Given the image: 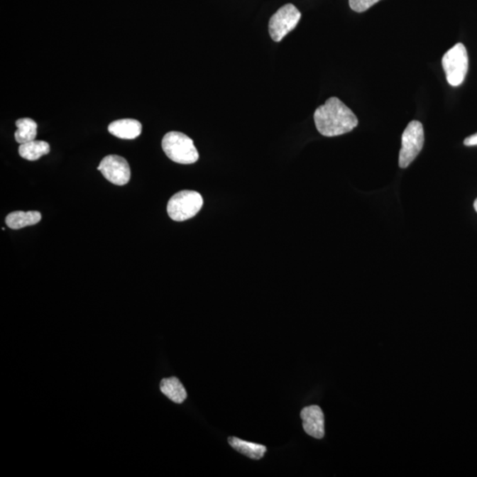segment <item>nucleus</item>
Returning a JSON list of instances; mask_svg holds the SVG:
<instances>
[{"instance_id": "nucleus-1", "label": "nucleus", "mask_w": 477, "mask_h": 477, "mask_svg": "<svg viewBox=\"0 0 477 477\" xmlns=\"http://www.w3.org/2000/svg\"><path fill=\"white\" fill-rule=\"evenodd\" d=\"M314 121L322 136L334 137L353 131L358 119L353 111L338 97H332L314 114Z\"/></svg>"}, {"instance_id": "nucleus-2", "label": "nucleus", "mask_w": 477, "mask_h": 477, "mask_svg": "<svg viewBox=\"0 0 477 477\" xmlns=\"http://www.w3.org/2000/svg\"><path fill=\"white\" fill-rule=\"evenodd\" d=\"M163 150L172 161L182 165L194 164L199 154L193 140L180 132H169L162 140Z\"/></svg>"}, {"instance_id": "nucleus-3", "label": "nucleus", "mask_w": 477, "mask_h": 477, "mask_svg": "<svg viewBox=\"0 0 477 477\" xmlns=\"http://www.w3.org/2000/svg\"><path fill=\"white\" fill-rule=\"evenodd\" d=\"M204 205L200 194L192 190H183L170 199L168 212L170 218L177 222L185 221L196 216Z\"/></svg>"}, {"instance_id": "nucleus-4", "label": "nucleus", "mask_w": 477, "mask_h": 477, "mask_svg": "<svg viewBox=\"0 0 477 477\" xmlns=\"http://www.w3.org/2000/svg\"><path fill=\"white\" fill-rule=\"evenodd\" d=\"M424 144V130L420 121H413L408 123L401 136V149L400 151L399 165L400 168H407L420 154Z\"/></svg>"}, {"instance_id": "nucleus-5", "label": "nucleus", "mask_w": 477, "mask_h": 477, "mask_svg": "<svg viewBox=\"0 0 477 477\" xmlns=\"http://www.w3.org/2000/svg\"><path fill=\"white\" fill-rule=\"evenodd\" d=\"M442 66L451 86L458 87L464 83L468 70V52L464 43H457L444 54Z\"/></svg>"}, {"instance_id": "nucleus-6", "label": "nucleus", "mask_w": 477, "mask_h": 477, "mask_svg": "<svg viewBox=\"0 0 477 477\" xmlns=\"http://www.w3.org/2000/svg\"><path fill=\"white\" fill-rule=\"evenodd\" d=\"M302 13L292 4H287L278 9L270 18L269 33L273 41L280 42L289 32L295 30Z\"/></svg>"}, {"instance_id": "nucleus-7", "label": "nucleus", "mask_w": 477, "mask_h": 477, "mask_svg": "<svg viewBox=\"0 0 477 477\" xmlns=\"http://www.w3.org/2000/svg\"><path fill=\"white\" fill-rule=\"evenodd\" d=\"M97 170L102 172L104 178L117 186L126 185L131 177V170L128 161L117 155H110L104 158Z\"/></svg>"}, {"instance_id": "nucleus-8", "label": "nucleus", "mask_w": 477, "mask_h": 477, "mask_svg": "<svg viewBox=\"0 0 477 477\" xmlns=\"http://www.w3.org/2000/svg\"><path fill=\"white\" fill-rule=\"evenodd\" d=\"M303 429L307 434L321 439L324 437V415L320 407H306L301 412Z\"/></svg>"}, {"instance_id": "nucleus-9", "label": "nucleus", "mask_w": 477, "mask_h": 477, "mask_svg": "<svg viewBox=\"0 0 477 477\" xmlns=\"http://www.w3.org/2000/svg\"><path fill=\"white\" fill-rule=\"evenodd\" d=\"M142 124L138 121L132 119H119L111 122L108 130L111 135L121 139H136L142 133Z\"/></svg>"}, {"instance_id": "nucleus-10", "label": "nucleus", "mask_w": 477, "mask_h": 477, "mask_svg": "<svg viewBox=\"0 0 477 477\" xmlns=\"http://www.w3.org/2000/svg\"><path fill=\"white\" fill-rule=\"evenodd\" d=\"M41 219V213L38 212H14L7 215L6 223L9 229L17 230L23 229V227L34 226Z\"/></svg>"}, {"instance_id": "nucleus-11", "label": "nucleus", "mask_w": 477, "mask_h": 477, "mask_svg": "<svg viewBox=\"0 0 477 477\" xmlns=\"http://www.w3.org/2000/svg\"><path fill=\"white\" fill-rule=\"evenodd\" d=\"M230 446L252 460H260L266 453L267 448L263 444L248 442V441L238 439V437H229Z\"/></svg>"}, {"instance_id": "nucleus-12", "label": "nucleus", "mask_w": 477, "mask_h": 477, "mask_svg": "<svg viewBox=\"0 0 477 477\" xmlns=\"http://www.w3.org/2000/svg\"><path fill=\"white\" fill-rule=\"evenodd\" d=\"M160 390L173 402L180 404L187 399L186 390L177 378L163 379L160 383Z\"/></svg>"}, {"instance_id": "nucleus-13", "label": "nucleus", "mask_w": 477, "mask_h": 477, "mask_svg": "<svg viewBox=\"0 0 477 477\" xmlns=\"http://www.w3.org/2000/svg\"><path fill=\"white\" fill-rule=\"evenodd\" d=\"M49 153V143L43 142V141H31V142L21 144L19 148L20 156L28 161L38 160V159Z\"/></svg>"}, {"instance_id": "nucleus-14", "label": "nucleus", "mask_w": 477, "mask_h": 477, "mask_svg": "<svg viewBox=\"0 0 477 477\" xmlns=\"http://www.w3.org/2000/svg\"><path fill=\"white\" fill-rule=\"evenodd\" d=\"M17 131L14 133L18 143L23 144L34 141L38 135V124L33 119L24 118L16 121Z\"/></svg>"}, {"instance_id": "nucleus-15", "label": "nucleus", "mask_w": 477, "mask_h": 477, "mask_svg": "<svg viewBox=\"0 0 477 477\" xmlns=\"http://www.w3.org/2000/svg\"><path fill=\"white\" fill-rule=\"evenodd\" d=\"M380 0H349V6L356 13H363Z\"/></svg>"}, {"instance_id": "nucleus-16", "label": "nucleus", "mask_w": 477, "mask_h": 477, "mask_svg": "<svg viewBox=\"0 0 477 477\" xmlns=\"http://www.w3.org/2000/svg\"><path fill=\"white\" fill-rule=\"evenodd\" d=\"M464 144L468 147L477 146V133L464 140Z\"/></svg>"}, {"instance_id": "nucleus-17", "label": "nucleus", "mask_w": 477, "mask_h": 477, "mask_svg": "<svg viewBox=\"0 0 477 477\" xmlns=\"http://www.w3.org/2000/svg\"><path fill=\"white\" fill-rule=\"evenodd\" d=\"M474 208H475V209H476V212H477V199H476V200L475 202H474Z\"/></svg>"}]
</instances>
